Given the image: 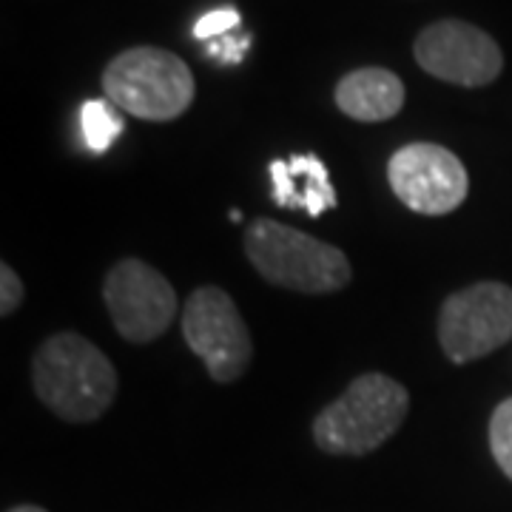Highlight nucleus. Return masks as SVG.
Masks as SVG:
<instances>
[{
  "mask_svg": "<svg viewBox=\"0 0 512 512\" xmlns=\"http://www.w3.org/2000/svg\"><path fill=\"white\" fill-rule=\"evenodd\" d=\"M32 384L57 419H100L117 396V370L103 350L80 333L49 336L32 359Z\"/></svg>",
  "mask_w": 512,
  "mask_h": 512,
  "instance_id": "f257e3e1",
  "label": "nucleus"
},
{
  "mask_svg": "<svg viewBox=\"0 0 512 512\" xmlns=\"http://www.w3.org/2000/svg\"><path fill=\"white\" fill-rule=\"evenodd\" d=\"M407 387L384 373H365L313 421V439L330 456H367L407 419Z\"/></svg>",
  "mask_w": 512,
  "mask_h": 512,
  "instance_id": "f03ea898",
  "label": "nucleus"
},
{
  "mask_svg": "<svg viewBox=\"0 0 512 512\" xmlns=\"http://www.w3.org/2000/svg\"><path fill=\"white\" fill-rule=\"evenodd\" d=\"M242 242L256 274L276 288L333 293L350 282L348 256L291 225L262 217L248 225Z\"/></svg>",
  "mask_w": 512,
  "mask_h": 512,
  "instance_id": "7ed1b4c3",
  "label": "nucleus"
},
{
  "mask_svg": "<svg viewBox=\"0 0 512 512\" xmlns=\"http://www.w3.org/2000/svg\"><path fill=\"white\" fill-rule=\"evenodd\" d=\"M103 92L137 120L168 123L194 103L197 83L183 57L157 46H134L103 69Z\"/></svg>",
  "mask_w": 512,
  "mask_h": 512,
  "instance_id": "20e7f679",
  "label": "nucleus"
},
{
  "mask_svg": "<svg viewBox=\"0 0 512 512\" xmlns=\"http://www.w3.org/2000/svg\"><path fill=\"white\" fill-rule=\"evenodd\" d=\"M512 339V288L504 282H476L444 299L439 342L444 353L467 365L504 348Z\"/></svg>",
  "mask_w": 512,
  "mask_h": 512,
  "instance_id": "39448f33",
  "label": "nucleus"
},
{
  "mask_svg": "<svg viewBox=\"0 0 512 512\" xmlns=\"http://www.w3.org/2000/svg\"><path fill=\"white\" fill-rule=\"evenodd\" d=\"M183 336L188 348L205 362L214 382H234L251 365L254 342L248 325L222 288L205 285L185 299Z\"/></svg>",
  "mask_w": 512,
  "mask_h": 512,
  "instance_id": "423d86ee",
  "label": "nucleus"
},
{
  "mask_svg": "<svg viewBox=\"0 0 512 512\" xmlns=\"http://www.w3.org/2000/svg\"><path fill=\"white\" fill-rule=\"evenodd\" d=\"M387 180L399 200L424 217H444L461 208L470 194V174L450 148L436 143H410L399 148Z\"/></svg>",
  "mask_w": 512,
  "mask_h": 512,
  "instance_id": "0eeeda50",
  "label": "nucleus"
},
{
  "mask_svg": "<svg viewBox=\"0 0 512 512\" xmlns=\"http://www.w3.org/2000/svg\"><path fill=\"white\" fill-rule=\"evenodd\" d=\"M103 299L117 333L134 345L163 336L177 316L171 282L143 259H120L106 276Z\"/></svg>",
  "mask_w": 512,
  "mask_h": 512,
  "instance_id": "6e6552de",
  "label": "nucleus"
},
{
  "mask_svg": "<svg viewBox=\"0 0 512 512\" xmlns=\"http://www.w3.org/2000/svg\"><path fill=\"white\" fill-rule=\"evenodd\" d=\"M413 55L424 72L464 89L490 86L504 69L498 43L467 20L430 23L416 37Z\"/></svg>",
  "mask_w": 512,
  "mask_h": 512,
  "instance_id": "1a4fd4ad",
  "label": "nucleus"
},
{
  "mask_svg": "<svg viewBox=\"0 0 512 512\" xmlns=\"http://www.w3.org/2000/svg\"><path fill=\"white\" fill-rule=\"evenodd\" d=\"M271 197L279 208L308 211V217H322L336 208V191L325 163L316 154H293L288 160L271 163Z\"/></svg>",
  "mask_w": 512,
  "mask_h": 512,
  "instance_id": "9d476101",
  "label": "nucleus"
},
{
  "mask_svg": "<svg viewBox=\"0 0 512 512\" xmlns=\"http://www.w3.org/2000/svg\"><path fill=\"white\" fill-rule=\"evenodd\" d=\"M336 106L350 120L382 123L396 117L404 106V83L382 66L348 72L336 83Z\"/></svg>",
  "mask_w": 512,
  "mask_h": 512,
  "instance_id": "9b49d317",
  "label": "nucleus"
},
{
  "mask_svg": "<svg viewBox=\"0 0 512 512\" xmlns=\"http://www.w3.org/2000/svg\"><path fill=\"white\" fill-rule=\"evenodd\" d=\"M80 131L89 151L106 154L117 143V137L126 131V123L111 100H86L80 106Z\"/></svg>",
  "mask_w": 512,
  "mask_h": 512,
  "instance_id": "f8f14e48",
  "label": "nucleus"
},
{
  "mask_svg": "<svg viewBox=\"0 0 512 512\" xmlns=\"http://www.w3.org/2000/svg\"><path fill=\"white\" fill-rule=\"evenodd\" d=\"M490 450L501 473L512 481V399L495 407L490 419Z\"/></svg>",
  "mask_w": 512,
  "mask_h": 512,
  "instance_id": "ddd939ff",
  "label": "nucleus"
},
{
  "mask_svg": "<svg viewBox=\"0 0 512 512\" xmlns=\"http://www.w3.org/2000/svg\"><path fill=\"white\" fill-rule=\"evenodd\" d=\"M237 26H242V15L234 6H220V9H211L205 12L197 23H194V37L197 40H220V37L231 35Z\"/></svg>",
  "mask_w": 512,
  "mask_h": 512,
  "instance_id": "4468645a",
  "label": "nucleus"
},
{
  "mask_svg": "<svg viewBox=\"0 0 512 512\" xmlns=\"http://www.w3.org/2000/svg\"><path fill=\"white\" fill-rule=\"evenodd\" d=\"M251 43H254V37L251 35H225L220 37V40H211V43H208V57H214L222 66H239V63L245 60V55H248Z\"/></svg>",
  "mask_w": 512,
  "mask_h": 512,
  "instance_id": "2eb2a0df",
  "label": "nucleus"
},
{
  "mask_svg": "<svg viewBox=\"0 0 512 512\" xmlns=\"http://www.w3.org/2000/svg\"><path fill=\"white\" fill-rule=\"evenodd\" d=\"M23 296H26V291H23L20 276L3 262V265H0V313H3V316H12V313L20 308Z\"/></svg>",
  "mask_w": 512,
  "mask_h": 512,
  "instance_id": "dca6fc26",
  "label": "nucleus"
},
{
  "mask_svg": "<svg viewBox=\"0 0 512 512\" xmlns=\"http://www.w3.org/2000/svg\"><path fill=\"white\" fill-rule=\"evenodd\" d=\"M6 512H49V510H43V507H37V504H20V507H12V510H6Z\"/></svg>",
  "mask_w": 512,
  "mask_h": 512,
  "instance_id": "f3484780",
  "label": "nucleus"
},
{
  "mask_svg": "<svg viewBox=\"0 0 512 512\" xmlns=\"http://www.w3.org/2000/svg\"><path fill=\"white\" fill-rule=\"evenodd\" d=\"M231 222H242V211H231Z\"/></svg>",
  "mask_w": 512,
  "mask_h": 512,
  "instance_id": "a211bd4d",
  "label": "nucleus"
}]
</instances>
